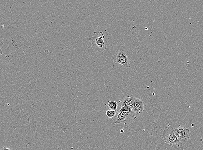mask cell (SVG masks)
Segmentation results:
<instances>
[{
	"instance_id": "1",
	"label": "cell",
	"mask_w": 203,
	"mask_h": 150,
	"mask_svg": "<svg viewBox=\"0 0 203 150\" xmlns=\"http://www.w3.org/2000/svg\"><path fill=\"white\" fill-rule=\"evenodd\" d=\"M105 36L101 31L94 32L89 39L91 43V47L95 52H103L107 49V44L104 38Z\"/></svg>"
},
{
	"instance_id": "2",
	"label": "cell",
	"mask_w": 203,
	"mask_h": 150,
	"mask_svg": "<svg viewBox=\"0 0 203 150\" xmlns=\"http://www.w3.org/2000/svg\"><path fill=\"white\" fill-rule=\"evenodd\" d=\"M175 128H168L163 131L162 137L165 143L169 146H172L173 145H180V142L175 136Z\"/></svg>"
},
{
	"instance_id": "3",
	"label": "cell",
	"mask_w": 203,
	"mask_h": 150,
	"mask_svg": "<svg viewBox=\"0 0 203 150\" xmlns=\"http://www.w3.org/2000/svg\"><path fill=\"white\" fill-rule=\"evenodd\" d=\"M113 60L114 63L122 65L124 68L131 67L128 55L124 51L119 50L117 52L113 57Z\"/></svg>"
},
{
	"instance_id": "4",
	"label": "cell",
	"mask_w": 203,
	"mask_h": 150,
	"mask_svg": "<svg viewBox=\"0 0 203 150\" xmlns=\"http://www.w3.org/2000/svg\"><path fill=\"white\" fill-rule=\"evenodd\" d=\"M175 133L180 142V145H185L190 137V130L188 128L181 127L175 128Z\"/></svg>"
},
{
	"instance_id": "5",
	"label": "cell",
	"mask_w": 203,
	"mask_h": 150,
	"mask_svg": "<svg viewBox=\"0 0 203 150\" xmlns=\"http://www.w3.org/2000/svg\"><path fill=\"white\" fill-rule=\"evenodd\" d=\"M133 112H127L120 111L118 112L113 119V122L115 124L122 123L128 121H130L134 116Z\"/></svg>"
},
{
	"instance_id": "6",
	"label": "cell",
	"mask_w": 203,
	"mask_h": 150,
	"mask_svg": "<svg viewBox=\"0 0 203 150\" xmlns=\"http://www.w3.org/2000/svg\"><path fill=\"white\" fill-rule=\"evenodd\" d=\"M145 106L143 102L138 98H135L132 112L137 116L141 115L144 112Z\"/></svg>"
},
{
	"instance_id": "7",
	"label": "cell",
	"mask_w": 203,
	"mask_h": 150,
	"mask_svg": "<svg viewBox=\"0 0 203 150\" xmlns=\"http://www.w3.org/2000/svg\"><path fill=\"white\" fill-rule=\"evenodd\" d=\"M134 97L130 96H127L122 101L121 107L130 106L133 108L134 104Z\"/></svg>"
},
{
	"instance_id": "8",
	"label": "cell",
	"mask_w": 203,
	"mask_h": 150,
	"mask_svg": "<svg viewBox=\"0 0 203 150\" xmlns=\"http://www.w3.org/2000/svg\"><path fill=\"white\" fill-rule=\"evenodd\" d=\"M118 106V103L115 101H109L108 103V107L110 110L117 111Z\"/></svg>"
},
{
	"instance_id": "9",
	"label": "cell",
	"mask_w": 203,
	"mask_h": 150,
	"mask_svg": "<svg viewBox=\"0 0 203 150\" xmlns=\"http://www.w3.org/2000/svg\"><path fill=\"white\" fill-rule=\"evenodd\" d=\"M117 111H113V110H108L106 111V114L107 115L108 118L109 119H113L114 118L117 114Z\"/></svg>"
},
{
	"instance_id": "10",
	"label": "cell",
	"mask_w": 203,
	"mask_h": 150,
	"mask_svg": "<svg viewBox=\"0 0 203 150\" xmlns=\"http://www.w3.org/2000/svg\"><path fill=\"white\" fill-rule=\"evenodd\" d=\"M133 108L130 106H123L121 107L120 111H123L127 112H132Z\"/></svg>"
},
{
	"instance_id": "11",
	"label": "cell",
	"mask_w": 203,
	"mask_h": 150,
	"mask_svg": "<svg viewBox=\"0 0 203 150\" xmlns=\"http://www.w3.org/2000/svg\"><path fill=\"white\" fill-rule=\"evenodd\" d=\"M4 147V150H12L11 148H7V147Z\"/></svg>"
},
{
	"instance_id": "12",
	"label": "cell",
	"mask_w": 203,
	"mask_h": 150,
	"mask_svg": "<svg viewBox=\"0 0 203 150\" xmlns=\"http://www.w3.org/2000/svg\"><path fill=\"white\" fill-rule=\"evenodd\" d=\"M2 54H3V52H2V49L0 47V55H2Z\"/></svg>"
},
{
	"instance_id": "13",
	"label": "cell",
	"mask_w": 203,
	"mask_h": 150,
	"mask_svg": "<svg viewBox=\"0 0 203 150\" xmlns=\"http://www.w3.org/2000/svg\"><path fill=\"white\" fill-rule=\"evenodd\" d=\"M0 150H4V147H2V148H1V149H0Z\"/></svg>"
},
{
	"instance_id": "14",
	"label": "cell",
	"mask_w": 203,
	"mask_h": 150,
	"mask_svg": "<svg viewBox=\"0 0 203 150\" xmlns=\"http://www.w3.org/2000/svg\"></svg>"
}]
</instances>
